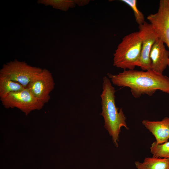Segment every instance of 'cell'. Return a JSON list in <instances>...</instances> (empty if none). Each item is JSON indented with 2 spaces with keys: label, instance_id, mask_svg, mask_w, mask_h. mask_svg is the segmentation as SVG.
<instances>
[{
  "label": "cell",
  "instance_id": "16",
  "mask_svg": "<svg viewBox=\"0 0 169 169\" xmlns=\"http://www.w3.org/2000/svg\"><path fill=\"white\" fill-rule=\"evenodd\" d=\"M76 5L79 6L85 5L89 3V0H75Z\"/></svg>",
  "mask_w": 169,
  "mask_h": 169
},
{
  "label": "cell",
  "instance_id": "6",
  "mask_svg": "<svg viewBox=\"0 0 169 169\" xmlns=\"http://www.w3.org/2000/svg\"><path fill=\"white\" fill-rule=\"evenodd\" d=\"M54 85L52 73L44 69L33 77L26 88L35 97L45 104L49 101L50 93L54 89Z\"/></svg>",
  "mask_w": 169,
  "mask_h": 169
},
{
  "label": "cell",
  "instance_id": "13",
  "mask_svg": "<svg viewBox=\"0 0 169 169\" xmlns=\"http://www.w3.org/2000/svg\"><path fill=\"white\" fill-rule=\"evenodd\" d=\"M37 3L51 6L54 8L64 11H67L76 5L75 0H38Z\"/></svg>",
  "mask_w": 169,
  "mask_h": 169
},
{
  "label": "cell",
  "instance_id": "7",
  "mask_svg": "<svg viewBox=\"0 0 169 169\" xmlns=\"http://www.w3.org/2000/svg\"><path fill=\"white\" fill-rule=\"evenodd\" d=\"M147 19L169 49V0H161L157 12L149 15Z\"/></svg>",
  "mask_w": 169,
  "mask_h": 169
},
{
  "label": "cell",
  "instance_id": "5",
  "mask_svg": "<svg viewBox=\"0 0 169 169\" xmlns=\"http://www.w3.org/2000/svg\"><path fill=\"white\" fill-rule=\"evenodd\" d=\"M0 100L6 108H18L26 115L32 110L41 109L44 104L35 97L27 88L11 92L5 97L0 98Z\"/></svg>",
  "mask_w": 169,
  "mask_h": 169
},
{
  "label": "cell",
  "instance_id": "11",
  "mask_svg": "<svg viewBox=\"0 0 169 169\" xmlns=\"http://www.w3.org/2000/svg\"><path fill=\"white\" fill-rule=\"evenodd\" d=\"M137 169H169V158L146 157L142 162H135Z\"/></svg>",
  "mask_w": 169,
  "mask_h": 169
},
{
  "label": "cell",
  "instance_id": "2",
  "mask_svg": "<svg viewBox=\"0 0 169 169\" xmlns=\"http://www.w3.org/2000/svg\"><path fill=\"white\" fill-rule=\"evenodd\" d=\"M103 91L100 95L102 111L100 115L104 120V127L108 131L116 147L118 146L119 135L122 127L128 130L126 118L121 108L116 107L115 103L116 90L109 79L104 76L103 79Z\"/></svg>",
  "mask_w": 169,
  "mask_h": 169
},
{
  "label": "cell",
  "instance_id": "9",
  "mask_svg": "<svg viewBox=\"0 0 169 169\" xmlns=\"http://www.w3.org/2000/svg\"><path fill=\"white\" fill-rule=\"evenodd\" d=\"M150 57L151 62V70L163 74L164 71L168 66L169 51L166 49L164 44L158 38L152 47Z\"/></svg>",
  "mask_w": 169,
  "mask_h": 169
},
{
  "label": "cell",
  "instance_id": "3",
  "mask_svg": "<svg viewBox=\"0 0 169 169\" xmlns=\"http://www.w3.org/2000/svg\"><path fill=\"white\" fill-rule=\"evenodd\" d=\"M141 39L139 31L124 37L114 54L113 65L124 70L138 66L141 55Z\"/></svg>",
  "mask_w": 169,
  "mask_h": 169
},
{
  "label": "cell",
  "instance_id": "12",
  "mask_svg": "<svg viewBox=\"0 0 169 169\" xmlns=\"http://www.w3.org/2000/svg\"><path fill=\"white\" fill-rule=\"evenodd\" d=\"M25 88L20 83L11 80L5 77L0 76V98L5 97L13 92L22 91Z\"/></svg>",
  "mask_w": 169,
  "mask_h": 169
},
{
  "label": "cell",
  "instance_id": "10",
  "mask_svg": "<svg viewBox=\"0 0 169 169\" xmlns=\"http://www.w3.org/2000/svg\"><path fill=\"white\" fill-rule=\"evenodd\" d=\"M142 123L154 136L156 142L162 144L169 139V117H165L160 121L144 120Z\"/></svg>",
  "mask_w": 169,
  "mask_h": 169
},
{
  "label": "cell",
  "instance_id": "14",
  "mask_svg": "<svg viewBox=\"0 0 169 169\" xmlns=\"http://www.w3.org/2000/svg\"><path fill=\"white\" fill-rule=\"evenodd\" d=\"M150 149L153 157L169 158V141L162 144L154 141L151 144Z\"/></svg>",
  "mask_w": 169,
  "mask_h": 169
},
{
  "label": "cell",
  "instance_id": "4",
  "mask_svg": "<svg viewBox=\"0 0 169 169\" xmlns=\"http://www.w3.org/2000/svg\"><path fill=\"white\" fill-rule=\"evenodd\" d=\"M43 69L28 65L24 61L16 59L3 64L0 76L18 83L26 88L33 77Z\"/></svg>",
  "mask_w": 169,
  "mask_h": 169
},
{
  "label": "cell",
  "instance_id": "8",
  "mask_svg": "<svg viewBox=\"0 0 169 169\" xmlns=\"http://www.w3.org/2000/svg\"><path fill=\"white\" fill-rule=\"evenodd\" d=\"M141 39V55L138 66L142 70H151V62L150 54L152 47L158 35L152 25L146 21L139 26Z\"/></svg>",
  "mask_w": 169,
  "mask_h": 169
},
{
  "label": "cell",
  "instance_id": "1",
  "mask_svg": "<svg viewBox=\"0 0 169 169\" xmlns=\"http://www.w3.org/2000/svg\"><path fill=\"white\" fill-rule=\"evenodd\" d=\"M107 75L114 85L129 88L135 98L145 94L151 96L157 90L169 94V77L152 70H124L117 74L108 73Z\"/></svg>",
  "mask_w": 169,
  "mask_h": 169
},
{
  "label": "cell",
  "instance_id": "15",
  "mask_svg": "<svg viewBox=\"0 0 169 169\" xmlns=\"http://www.w3.org/2000/svg\"><path fill=\"white\" fill-rule=\"evenodd\" d=\"M121 1L129 6L133 11L135 20L139 26L142 24L145 21L144 16L137 6L136 0H122Z\"/></svg>",
  "mask_w": 169,
  "mask_h": 169
}]
</instances>
